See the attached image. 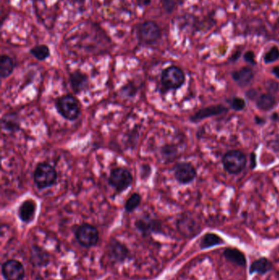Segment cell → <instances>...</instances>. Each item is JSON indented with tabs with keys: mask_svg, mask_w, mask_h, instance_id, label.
Instances as JSON below:
<instances>
[{
	"mask_svg": "<svg viewBox=\"0 0 279 280\" xmlns=\"http://www.w3.org/2000/svg\"><path fill=\"white\" fill-rule=\"evenodd\" d=\"M279 58V50L276 46L271 48L270 50L267 52L264 55V61L267 64L274 62Z\"/></svg>",
	"mask_w": 279,
	"mask_h": 280,
	"instance_id": "cell-23",
	"label": "cell"
},
{
	"mask_svg": "<svg viewBox=\"0 0 279 280\" xmlns=\"http://www.w3.org/2000/svg\"><path fill=\"white\" fill-rule=\"evenodd\" d=\"M228 109L223 105H215L211 107H205L203 109L199 110L195 115L191 118L192 122H198L206 118H209L214 115H221L227 112Z\"/></svg>",
	"mask_w": 279,
	"mask_h": 280,
	"instance_id": "cell-11",
	"label": "cell"
},
{
	"mask_svg": "<svg viewBox=\"0 0 279 280\" xmlns=\"http://www.w3.org/2000/svg\"><path fill=\"white\" fill-rule=\"evenodd\" d=\"M58 174L55 168L48 163H39L34 170V181L39 189L53 186L57 181Z\"/></svg>",
	"mask_w": 279,
	"mask_h": 280,
	"instance_id": "cell-1",
	"label": "cell"
},
{
	"mask_svg": "<svg viewBox=\"0 0 279 280\" xmlns=\"http://www.w3.org/2000/svg\"><path fill=\"white\" fill-rule=\"evenodd\" d=\"M75 235L79 244L86 248L94 246L98 241V232L96 228L88 224L79 227Z\"/></svg>",
	"mask_w": 279,
	"mask_h": 280,
	"instance_id": "cell-7",
	"label": "cell"
},
{
	"mask_svg": "<svg viewBox=\"0 0 279 280\" xmlns=\"http://www.w3.org/2000/svg\"><path fill=\"white\" fill-rule=\"evenodd\" d=\"M37 204L32 199H28L20 206L18 215L21 220L25 223H30L34 220L36 213Z\"/></svg>",
	"mask_w": 279,
	"mask_h": 280,
	"instance_id": "cell-10",
	"label": "cell"
},
{
	"mask_svg": "<svg viewBox=\"0 0 279 280\" xmlns=\"http://www.w3.org/2000/svg\"><path fill=\"white\" fill-rule=\"evenodd\" d=\"M232 79L242 87L248 86L254 78V72L250 67H243L232 74Z\"/></svg>",
	"mask_w": 279,
	"mask_h": 280,
	"instance_id": "cell-13",
	"label": "cell"
},
{
	"mask_svg": "<svg viewBox=\"0 0 279 280\" xmlns=\"http://www.w3.org/2000/svg\"><path fill=\"white\" fill-rule=\"evenodd\" d=\"M184 82V73L178 66H169L162 72V84L166 90H178L183 86Z\"/></svg>",
	"mask_w": 279,
	"mask_h": 280,
	"instance_id": "cell-3",
	"label": "cell"
},
{
	"mask_svg": "<svg viewBox=\"0 0 279 280\" xmlns=\"http://www.w3.org/2000/svg\"><path fill=\"white\" fill-rule=\"evenodd\" d=\"M240 56H241V51H236L235 54H232L231 59H232V61H236L240 58Z\"/></svg>",
	"mask_w": 279,
	"mask_h": 280,
	"instance_id": "cell-30",
	"label": "cell"
},
{
	"mask_svg": "<svg viewBox=\"0 0 279 280\" xmlns=\"http://www.w3.org/2000/svg\"><path fill=\"white\" fill-rule=\"evenodd\" d=\"M269 85H270V86L269 87H268V90H270V91H272V92H277V90H278V85H277L276 82H269Z\"/></svg>",
	"mask_w": 279,
	"mask_h": 280,
	"instance_id": "cell-29",
	"label": "cell"
},
{
	"mask_svg": "<svg viewBox=\"0 0 279 280\" xmlns=\"http://www.w3.org/2000/svg\"><path fill=\"white\" fill-rule=\"evenodd\" d=\"M224 169L230 174H238L245 169L247 157L238 150H232L223 157Z\"/></svg>",
	"mask_w": 279,
	"mask_h": 280,
	"instance_id": "cell-5",
	"label": "cell"
},
{
	"mask_svg": "<svg viewBox=\"0 0 279 280\" xmlns=\"http://www.w3.org/2000/svg\"><path fill=\"white\" fill-rule=\"evenodd\" d=\"M272 72H273V74L275 75V76L277 77V78H278L279 79V66L273 67V70H272Z\"/></svg>",
	"mask_w": 279,
	"mask_h": 280,
	"instance_id": "cell-31",
	"label": "cell"
},
{
	"mask_svg": "<svg viewBox=\"0 0 279 280\" xmlns=\"http://www.w3.org/2000/svg\"><path fill=\"white\" fill-rule=\"evenodd\" d=\"M69 1L72 4H83L86 0H69Z\"/></svg>",
	"mask_w": 279,
	"mask_h": 280,
	"instance_id": "cell-33",
	"label": "cell"
},
{
	"mask_svg": "<svg viewBox=\"0 0 279 280\" xmlns=\"http://www.w3.org/2000/svg\"><path fill=\"white\" fill-rule=\"evenodd\" d=\"M175 8V0H163V9L171 13Z\"/></svg>",
	"mask_w": 279,
	"mask_h": 280,
	"instance_id": "cell-27",
	"label": "cell"
},
{
	"mask_svg": "<svg viewBox=\"0 0 279 280\" xmlns=\"http://www.w3.org/2000/svg\"><path fill=\"white\" fill-rule=\"evenodd\" d=\"M2 127L5 130L10 132L19 131V118L15 113L6 114L2 119Z\"/></svg>",
	"mask_w": 279,
	"mask_h": 280,
	"instance_id": "cell-16",
	"label": "cell"
},
{
	"mask_svg": "<svg viewBox=\"0 0 279 280\" xmlns=\"http://www.w3.org/2000/svg\"><path fill=\"white\" fill-rule=\"evenodd\" d=\"M110 253H111V257L116 259V260H123L124 258H126L127 256V251H126V248H124L122 244H112L111 248H110Z\"/></svg>",
	"mask_w": 279,
	"mask_h": 280,
	"instance_id": "cell-21",
	"label": "cell"
},
{
	"mask_svg": "<svg viewBox=\"0 0 279 280\" xmlns=\"http://www.w3.org/2000/svg\"><path fill=\"white\" fill-rule=\"evenodd\" d=\"M2 272L7 280H22L25 275L23 265L15 260L7 261L4 264Z\"/></svg>",
	"mask_w": 279,
	"mask_h": 280,
	"instance_id": "cell-9",
	"label": "cell"
},
{
	"mask_svg": "<svg viewBox=\"0 0 279 280\" xmlns=\"http://www.w3.org/2000/svg\"><path fill=\"white\" fill-rule=\"evenodd\" d=\"M196 176V170L189 163H180L175 166V177L180 184H190L195 180Z\"/></svg>",
	"mask_w": 279,
	"mask_h": 280,
	"instance_id": "cell-8",
	"label": "cell"
},
{
	"mask_svg": "<svg viewBox=\"0 0 279 280\" xmlns=\"http://www.w3.org/2000/svg\"><path fill=\"white\" fill-rule=\"evenodd\" d=\"M251 162H252V163H253V165H252V168H255V167H256V155H255V154L254 153H252V159H251Z\"/></svg>",
	"mask_w": 279,
	"mask_h": 280,
	"instance_id": "cell-32",
	"label": "cell"
},
{
	"mask_svg": "<svg viewBox=\"0 0 279 280\" xmlns=\"http://www.w3.org/2000/svg\"><path fill=\"white\" fill-rule=\"evenodd\" d=\"M132 175L128 170L124 168L112 170L109 177V184L119 193L126 190L132 184Z\"/></svg>",
	"mask_w": 279,
	"mask_h": 280,
	"instance_id": "cell-6",
	"label": "cell"
},
{
	"mask_svg": "<svg viewBox=\"0 0 279 280\" xmlns=\"http://www.w3.org/2000/svg\"><path fill=\"white\" fill-rule=\"evenodd\" d=\"M244 60L250 64H256V56L252 51H248L244 54Z\"/></svg>",
	"mask_w": 279,
	"mask_h": 280,
	"instance_id": "cell-28",
	"label": "cell"
},
{
	"mask_svg": "<svg viewBox=\"0 0 279 280\" xmlns=\"http://www.w3.org/2000/svg\"><path fill=\"white\" fill-rule=\"evenodd\" d=\"M138 38L141 44L151 45L156 44L162 36V31L157 24L152 21H146L138 26Z\"/></svg>",
	"mask_w": 279,
	"mask_h": 280,
	"instance_id": "cell-2",
	"label": "cell"
},
{
	"mask_svg": "<svg viewBox=\"0 0 279 280\" xmlns=\"http://www.w3.org/2000/svg\"><path fill=\"white\" fill-rule=\"evenodd\" d=\"M231 107L235 111H242L246 107L245 100L241 98H234L230 102Z\"/></svg>",
	"mask_w": 279,
	"mask_h": 280,
	"instance_id": "cell-25",
	"label": "cell"
},
{
	"mask_svg": "<svg viewBox=\"0 0 279 280\" xmlns=\"http://www.w3.org/2000/svg\"><path fill=\"white\" fill-rule=\"evenodd\" d=\"M15 64L13 62V58H10L9 56H1L0 58V75L2 79H5L7 77L12 75V73L14 71Z\"/></svg>",
	"mask_w": 279,
	"mask_h": 280,
	"instance_id": "cell-14",
	"label": "cell"
},
{
	"mask_svg": "<svg viewBox=\"0 0 279 280\" xmlns=\"http://www.w3.org/2000/svg\"><path fill=\"white\" fill-rule=\"evenodd\" d=\"M224 256L227 260L237 265L245 266L247 264L246 257L242 252L236 248H228L224 252Z\"/></svg>",
	"mask_w": 279,
	"mask_h": 280,
	"instance_id": "cell-15",
	"label": "cell"
},
{
	"mask_svg": "<svg viewBox=\"0 0 279 280\" xmlns=\"http://www.w3.org/2000/svg\"><path fill=\"white\" fill-rule=\"evenodd\" d=\"M276 103H277L276 98L273 96V94H262L256 100V106L260 109L269 111V110L273 109Z\"/></svg>",
	"mask_w": 279,
	"mask_h": 280,
	"instance_id": "cell-18",
	"label": "cell"
},
{
	"mask_svg": "<svg viewBox=\"0 0 279 280\" xmlns=\"http://www.w3.org/2000/svg\"><path fill=\"white\" fill-rule=\"evenodd\" d=\"M162 153L163 156H166L167 158L173 157L177 153V150L175 148V146L167 145L165 146L164 148H162Z\"/></svg>",
	"mask_w": 279,
	"mask_h": 280,
	"instance_id": "cell-26",
	"label": "cell"
},
{
	"mask_svg": "<svg viewBox=\"0 0 279 280\" xmlns=\"http://www.w3.org/2000/svg\"><path fill=\"white\" fill-rule=\"evenodd\" d=\"M221 244H223V239H222L221 237L216 235L215 233H207L203 237V239H202L201 248H203V249H206V248L215 247Z\"/></svg>",
	"mask_w": 279,
	"mask_h": 280,
	"instance_id": "cell-20",
	"label": "cell"
},
{
	"mask_svg": "<svg viewBox=\"0 0 279 280\" xmlns=\"http://www.w3.org/2000/svg\"><path fill=\"white\" fill-rule=\"evenodd\" d=\"M272 269V264L268 259L262 258L254 261L250 268V273H259V274H265Z\"/></svg>",
	"mask_w": 279,
	"mask_h": 280,
	"instance_id": "cell-17",
	"label": "cell"
},
{
	"mask_svg": "<svg viewBox=\"0 0 279 280\" xmlns=\"http://www.w3.org/2000/svg\"><path fill=\"white\" fill-rule=\"evenodd\" d=\"M156 222L154 220H146L144 219L143 220H139L137 221L136 225L140 230L143 231H149L150 229H152L156 227Z\"/></svg>",
	"mask_w": 279,
	"mask_h": 280,
	"instance_id": "cell-24",
	"label": "cell"
},
{
	"mask_svg": "<svg viewBox=\"0 0 279 280\" xmlns=\"http://www.w3.org/2000/svg\"><path fill=\"white\" fill-rule=\"evenodd\" d=\"M31 55L34 56L38 61H45L50 56V50L47 45H39L33 47L30 50Z\"/></svg>",
	"mask_w": 279,
	"mask_h": 280,
	"instance_id": "cell-19",
	"label": "cell"
},
{
	"mask_svg": "<svg viewBox=\"0 0 279 280\" xmlns=\"http://www.w3.org/2000/svg\"><path fill=\"white\" fill-rule=\"evenodd\" d=\"M70 84L74 92L79 94L88 88L89 78L86 74H84L81 71H76L70 74Z\"/></svg>",
	"mask_w": 279,
	"mask_h": 280,
	"instance_id": "cell-12",
	"label": "cell"
},
{
	"mask_svg": "<svg viewBox=\"0 0 279 280\" xmlns=\"http://www.w3.org/2000/svg\"><path fill=\"white\" fill-rule=\"evenodd\" d=\"M141 200H142V197H141L139 193H133L130 197H129L128 200L126 201V205H125V208H126V211L129 212H131L134 211V210L136 209L141 204Z\"/></svg>",
	"mask_w": 279,
	"mask_h": 280,
	"instance_id": "cell-22",
	"label": "cell"
},
{
	"mask_svg": "<svg viewBox=\"0 0 279 280\" xmlns=\"http://www.w3.org/2000/svg\"><path fill=\"white\" fill-rule=\"evenodd\" d=\"M56 107L58 113L66 120L74 121L79 117L81 112L79 104L74 97L70 95L61 97L56 101Z\"/></svg>",
	"mask_w": 279,
	"mask_h": 280,
	"instance_id": "cell-4",
	"label": "cell"
}]
</instances>
